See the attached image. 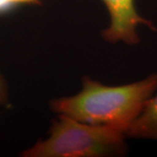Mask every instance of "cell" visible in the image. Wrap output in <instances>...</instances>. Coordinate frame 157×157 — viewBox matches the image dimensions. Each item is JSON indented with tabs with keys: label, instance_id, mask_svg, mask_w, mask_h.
I'll use <instances>...</instances> for the list:
<instances>
[{
	"label": "cell",
	"instance_id": "obj_5",
	"mask_svg": "<svg viewBox=\"0 0 157 157\" xmlns=\"http://www.w3.org/2000/svg\"><path fill=\"white\" fill-rule=\"evenodd\" d=\"M19 5H40V1L39 0H0V7L7 12Z\"/></svg>",
	"mask_w": 157,
	"mask_h": 157
},
{
	"label": "cell",
	"instance_id": "obj_4",
	"mask_svg": "<svg viewBox=\"0 0 157 157\" xmlns=\"http://www.w3.org/2000/svg\"><path fill=\"white\" fill-rule=\"evenodd\" d=\"M126 137L157 140V94L150 97L125 132Z\"/></svg>",
	"mask_w": 157,
	"mask_h": 157
},
{
	"label": "cell",
	"instance_id": "obj_3",
	"mask_svg": "<svg viewBox=\"0 0 157 157\" xmlns=\"http://www.w3.org/2000/svg\"><path fill=\"white\" fill-rule=\"evenodd\" d=\"M110 16V25L102 33L103 38L108 42L122 41L128 45L139 43L140 39L136 32L139 25H145L156 31L150 22L140 17L135 9V0H102Z\"/></svg>",
	"mask_w": 157,
	"mask_h": 157
},
{
	"label": "cell",
	"instance_id": "obj_6",
	"mask_svg": "<svg viewBox=\"0 0 157 157\" xmlns=\"http://www.w3.org/2000/svg\"><path fill=\"white\" fill-rule=\"evenodd\" d=\"M9 95H8V88L5 78L0 74V106H6L8 104Z\"/></svg>",
	"mask_w": 157,
	"mask_h": 157
},
{
	"label": "cell",
	"instance_id": "obj_2",
	"mask_svg": "<svg viewBox=\"0 0 157 157\" xmlns=\"http://www.w3.org/2000/svg\"><path fill=\"white\" fill-rule=\"evenodd\" d=\"M49 137L22 154L25 157H99L123 155L126 135L118 128L82 122L60 114Z\"/></svg>",
	"mask_w": 157,
	"mask_h": 157
},
{
	"label": "cell",
	"instance_id": "obj_1",
	"mask_svg": "<svg viewBox=\"0 0 157 157\" xmlns=\"http://www.w3.org/2000/svg\"><path fill=\"white\" fill-rule=\"evenodd\" d=\"M156 89L157 74L118 86H108L84 78L81 92L53 100L51 107L54 112L74 120L118 128L125 134Z\"/></svg>",
	"mask_w": 157,
	"mask_h": 157
}]
</instances>
